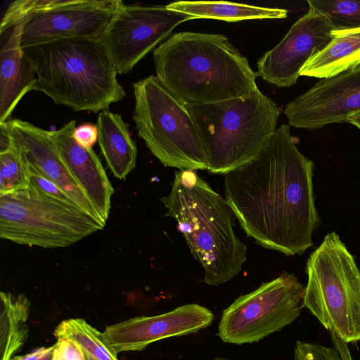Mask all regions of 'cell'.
Returning <instances> with one entry per match:
<instances>
[{
	"mask_svg": "<svg viewBox=\"0 0 360 360\" xmlns=\"http://www.w3.org/2000/svg\"><path fill=\"white\" fill-rule=\"evenodd\" d=\"M314 167L284 124L257 158L224 174L225 199L248 236L288 256L312 246Z\"/></svg>",
	"mask_w": 360,
	"mask_h": 360,
	"instance_id": "obj_1",
	"label": "cell"
},
{
	"mask_svg": "<svg viewBox=\"0 0 360 360\" xmlns=\"http://www.w3.org/2000/svg\"><path fill=\"white\" fill-rule=\"evenodd\" d=\"M156 77L185 105L252 96L260 91L245 56L221 34L181 32L153 51Z\"/></svg>",
	"mask_w": 360,
	"mask_h": 360,
	"instance_id": "obj_2",
	"label": "cell"
},
{
	"mask_svg": "<svg viewBox=\"0 0 360 360\" xmlns=\"http://www.w3.org/2000/svg\"><path fill=\"white\" fill-rule=\"evenodd\" d=\"M160 200L202 265L207 284H223L241 271L247 247L234 231L233 211L194 170L176 172L169 193Z\"/></svg>",
	"mask_w": 360,
	"mask_h": 360,
	"instance_id": "obj_3",
	"label": "cell"
},
{
	"mask_svg": "<svg viewBox=\"0 0 360 360\" xmlns=\"http://www.w3.org/2000/svg\"><path fill=\"white\" fill-rule=\"evenodd\" d=\"M32 65L34 91L74 111L98 112L126 96L98 39H59L23 49Z\"/></svg>",
	"mask_w": 360,
	"mask_h": 360,
	"instance_id": "obj_4",
	"label": "cell"
},
{
	"mask_svg": "<svg viewBox=\"0 0 360 360\" xmlns=\"http://www.w3.org/2000/svg\"><path fill=\"white\" fill-rule=\"evenodd\" d=\"M213 174H225L257 158L276 131L280 110L261 91L200 105H186Z\"/></svg>",
	"mask_w": 360,
	"mask_h": 360,
	"instance_id": "obj_5",
	"label": "cell"
},
{
	"mask_svg": "<svg viewBox=\"0 0 360 360\" xmlns=\"http://www.w3.org/2000/svg\"><path fill=\"white\" fill-rule=\"evenodd\" d=\"M306 273L302 308L345 343L360 340V271L335 231L311 252Z\"/></svg>",
	"mask_w": 360,
	"mask_h": 360,
	"instance_id": "obj_6",
	"label": "cell"
},
{
	"mask_svg": "<svg viewBox=\"0 0 360 360\" xmlns=\"http://www.w3.org/2000/svg\"><path fill=\"white\" fill-rule=\"evenodd\" d=\"M138 134L165 167L207 169L204 147L186 107L150 75L133 84Z\"/></svg>",
	"mask_w": 360,
	"mask_h": 360,
	"instance_id": "obj_7",
	"label": "cell"
},
{
	"mask_svg": "<svg viewBox=\"0 0 360 360\" xmlns=\"http://www.w3.org/2000/svg\"><path fill=\"white\" fill-rule=\"evenodd\" d=\"M105 226L77 206L30 185L0 196V237L18 244L68 247Z\"/></svg>",
	"mask_w": 360,
	"mask_h": 360,
	"instance_id": "obj_8",
	"label": "cell"
},
{
	"mask_svg": "<svg viewBox=\"0 0 360 360\" xmlns=\"http://www.w3.org/2000/svg\"><path fill=\"white\" fill-rule=\"evenodd\" d=\"M304 294V287L298 278L283 273L239 297L224 309L217 335L227 343L258 342L295 321Z\"/></svg>",
	"mask_w": 360,
	"mask_h": 360,
	"instance_id": "obj_9",
	"label": "cell"
},
{
	"mask_svg": "<svg viewBox=\"0 0 360 360\" xmlns=\"http://www.w3.org/2000/svg\"><path fill=\"white\" fill-rule=\"evenodd\" d=\"M190 20V15L166 6L122 2L98 40L117 74L125 75L177 25Z\"/></svg>",
	"mask_w": 360,
	"mask_h": 360,
	"instance_id": "obj_10",
	"label": "cell"
},
{
	"mask_svg": "<svg viewBox=\"0 0 360 360\" xmlns=\"http://www.w3.org/2000/svg\"><path fill=\"white\" fill-rule=\"evenodd\" d=\"M334 29L326 15L309 8L282 40L258 60L257 75L278 87L295 84L307 63L330 41Z\"/></svg>",
	"mask_w": 360,
	"mask_h": 360,
	"instance_id": "obj_11",
	"label": "cell"
},
{
	"mask_svg": "<svg viewBox=\"0 0 360 360\" xmlns=\"http://www.w3.org/2000/svg\"><path fill=\"white\" fill-rule=\"evenodd\" d=\"M120 0H61L26 20L21 36L22 49L63 39H98L112 18Z\"/></svg>",
	"mask_w": 360,
	"mask_h": 360,
	"instance_id": "obj_12",
	"label": "cell"
},
{
	"mask_svg": "<svg viewBox=\"0 0 360 360\" xmlns=\"http://www.w3.org/2000/svg\"><path fill=\"white\" fill-rule=\"evenodd\" d=\"M290 126L318 129L360 115V65L321 79L285 107Z\"/></svg>",
	"mask_w": 360,
	"mask_h": 360,
	"instance_id": "obj_13",
	"label": "cell"
},
{
	"mask_svg": "<svg viewBox=\"0 0 360 360\" xmlns=\"http://www.w3.org/2000/svg\"><path fill=\"white\" fill-rule=\"evenodd\" d=\"M214 319L212 312L198 304H188L155 316H141L108 326L105 340L117 354L144 349L158 340L195 333L207 328Z\"/></svg>",
	"mask_w": 360,
	"mask_h": 360,
	"instance_id": "obj_14",
	"label": "cell"
},
{
	"mask_svg": "<svg viewBox=\"0 0 360 360\" xmlns=\"http://www.w3.org/2000/svg\"><path fill=\"white\" fill-rule=\"evenodd\" d=\"M0 127L19 147L27 162L70 195L81 210L105 225L63 162L50 136V131L19 119H10L0 124Z\"/></svg>",
	"mask_w": 360,
	"mask_h": 360,
	"instance_id": "obj_15",
	"label": "cell"
},
{
	"mask_svg": "<svg viewBox=\"0 0 360 360\" xmlns=\"http://www.w3.org/2000/svg\"><path fill=\"white\" fill-rule=\"evenodd\" d=\"M75 120H71L60 129L50 131V136L63 162L106 224L114 190L96 153L75 141Z\"/></svg>",
	"mask_w": 360,
	"mask_h": 360,
	"instance_id": "obj_16",
	"label": "cell"
},
{
	"mask_svg": "<svg viewBox=\"0 0 360 360\" xmlns=\"http://www.w3.org/2000/svg\"><path fill=\"white\" fill-rule=\"evenodd\" d=\"M28 18L0 33L1 39L4 38L0 50V124L10 120L19 101L34 91L36 83L34 68L21 46L22 32Z\"/></svg>",
	"mask_w": 360,
	"mask_h": 360,
	"instance_id": "obj_17",
	"label": "cell"
},
{
	"mask_svg": "<svg viewBox=\"0 0 360 360\" xmlns=\"http://www.w3.org/2000/svg\"><path fill=\"white\" fill-rule=\"evenodd\" d=\"M96 125L98 143L108 168L116 178L124 179L135 168L137 158L129 124L120 114L106 110L99 112Z\"/></svg>",
	"mask_w": 360,
	"mask_h": 360,
	"instance_id": "obj_18",
	"label": "cell"
},
{
	"mask_svg": "<svg viewBox=\"0 0 360 360\" xmlns=\"http://www.w3.org/2000/svg\"><path fill=\"white\" fill-rule=\"evenodd\" d=\"M360 65V27L334 29L330 41L304 66L300 76L329 78Z\"/></svg>",
	"mask_w": 360,
	"mask_h": 360,
	"instance_id": "obj_19",
	"label": "cell"
},
{
	"mask_svg": "<svg viewBox=\"0 0 360 360\" xmlns=\"http://www.w3.org/2000/svg\"><path fill=\"white\" fill-rule=\"evenodd\" d=\"M169 10L188 15L192 19L209 18L226 22L257 19H283L288 11L228 1H177L166 5Z\"/></svg>",
	"mask_w": 360,
	"mask_h": 360,
	"instance_id": "obj_20",
	"label": "cell"
},
{
	"mask_svg": "<svg viewBox=\"0 0 360 360\" xmlns=\"http://www.w3.org/2000/svg\"><path fill=\"white\" fill-rule=\"evenodd\" d=\"M0 300V357L11 360L28 338L31 304L22 293L1 292Z\"/></svg>",
	"mask_w": 360,
	"mask_h": 360,
	"instance_id": "obj_21",
	"label": "cell"
},
{
	"mask_svg": "<svg viewBox=\"0 0 360 360\" xmlns=\"http://www.w3.org/2000/svg\"><path fill=\"white\" fill-rule=\"evenodd\" d=\"M54 335L76 341L84 352L94 360H119L117 354L105 340L103 332L82 319L62 321L55 328Z\"/></svg>",
	"mask_w": 360,
	"mask_h": 360,
	"instance_id": "obj_22",
	"label": "cell"
},
{
	"mask_svg": "<svg viewBox=\"0 0 360 360\" xmlns=\"http://www.w3.org/2000/svg\"><path fill=\"white\" fill-rule=\"evenodd\" d=\"M10 139L9 147L0 152V196L25 189L30 184L26 160Z\"/></svg>",
	"mask_w": 360,
	"mask_h": 360,
	"instance_id": "obj_23",
	"label": "cell"
},
{
	"mask_svg": "<svg viewBox=\"0 0 360 360\" xmlns=\"http://www.w3.org/2000/svg\"><path fill=\"white\" fill-rule=\"evenodd\" d=\"M307 4L326 15L335 29L360 27V0H308Z\"/></svg>",
	"mask_w": 360,
	"mask_h": 360,
	"instance_id": "obj_24",
	"label": "cell"
},
{
	"mask_svg": "<svg viewBox=\"0 0 360 360\" xmlns=\"http://www.w3.org/2000/svg\"><path fill=\"white\" fill-rule=\"evenodd\" d=\"M61 0H18L7 8L0 25V33L4 32L21 20L39 11L55 6Z\"/></svg>",
	"mask_w": 360,
	"mask_h": 360,
	"instance_id": "obj_25",
	"label": "cell"
},
{
	"mask_svg": "<svg viewBox=\"0 0 360 360\" xmlns=\"http://www.w3.org/2000/svg\"><path fill=\"white\" fill-rule=\"evenodd\" d=\"M293 360H342L335 347L297 340Z\"/></svg>",
	"mask_w": 360,
	"mask_h": 360,
	"instance_id": "obj_26",
	"label": "cell"
},
{
	"mask_svg": "<svg viewBox=\"0 0 360 360\" xmlns=\"http://www.w3.org/2000/svg\"><path fill=\"white\" fill-rule=\"evenodd\" d=\"M26 162L30 176V185L31 186L60 201L75 205L79 207L73 199L64 191L60 189L55 183L41 174L35 167L27 162V160Z\"/></svg>",
	"mask_w": 360,
	"mask_h": 360,
	"instance_id": "obj_27",
	"label": "cell"
},
{
	"mask_svg": "<svg viewBox=\"0 0 360 360\" xmlns=\"http://www.w3.org/2000/svg\"><path fill=\"white\" fill-rule=\"evenodd\" d=\"M51 360H87V356L82 347L69 338H58Z\"/></svg>",
	"mask_w": 360,
	"mask_h": 360,
	"instance_id": "obj_28",
	"label": "cell"
},
{
	"mask_svg": "<svg viewBox=\"0 0 360 360\" xmlns=\"http://www.w3.org/2000/svg\"><path fill=\"white\" fill-rule=\"evenodd\" d=\"M72 136L75 141L84 148H92L98 141V133L96 124L84 123L75 127Z\"/></svg>",
	"mask_w": 360,
	"mask_h": 360,
	"instance_id": "obj_29",
	"label": "cell"
},
{
	"mask_svg": "<svg viewBox=\"0 0 360 360\" xmlns=\"http://www.w3.org/2000/svg\"><path fill=\"white\" fill-rule=\"evenodd\" d=\"M55 344L49 347H38L31 352L19 356H14L11 360H51Z\"/></svg>",
	"mask_w": 360,
	"mask_h": 360,
	"instance_id": "obj_30",
	"label": "cell"
},
{
	"mask_svg": "<svg viewBox=\"0 0 360 360\" xmlns=\"http://www.w3.org/2000/svg\"><path fill=\"white\" fill-rule=\"evenodd\" d=\"M347 122L354 125L360 130V115H357L351 117Z\"/></svg>",
	"mask_w": 360,
	"mask_h": 360,
	"instance_id": "obj_31",
	"label": "cell"
},
{
	"mask_svg": "<svg viewBox=\"0 0 360 360\" xmlns=\"http://www.w3.org/2000/svg\"><path fill=\"white\" fill-rule=\"evenodd\" d=\"M86 356H87V360H94V359H93L91 357H90L89 356H88L87 354H86Z\"/></svg>",
	"mask_w": 360,
	"mask_h": 360,
	"instance_id": "obj_32",
	"label": "cell"
},
{
	"mask_svg": "<svg viewBox=\"0 0 360 360\" xmlns=\"http://www.w3.org/2000/svg\"><path fill=\"white\" fill-rule=\"evenodd\" d=\"M214 360H229V359H221V358H217Z\"/></svg>",
	"mask_w": 360,
	"mask_h": 360,
	"instance_id": "obj_33",
	"label": "cell"
}]
</instances>
